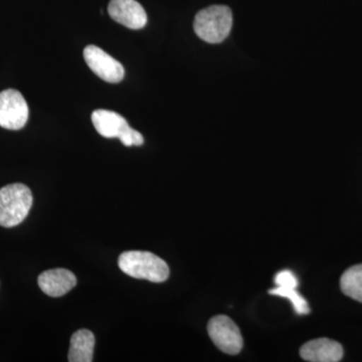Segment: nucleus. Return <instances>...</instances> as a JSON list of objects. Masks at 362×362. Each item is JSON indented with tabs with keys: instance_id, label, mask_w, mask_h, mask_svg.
Here are the masks:
<instances>
[{
	"instance_id": "f257e3e1",
	"label": "nucleus",
	"mask_w": 362,
	"mask_h": 362,
	"mask_svg": "<svg viewBox=\"0 0 362 362\" xmlns=\"http://www.w3.org/2000/svg\"><path fill=\"white\" fill-rule=\"evenodd\" d=\"M118 266L126 275L150 282L162 283L169 277L166 262L150 252H124L119 257Z\"/></svg>"
},
{
	"instance_id": "f03ea898",
	"label": "nucleus",
	"mask_w": 362,
	"mask_h": 362,
	"mask_svg": "<svg viewBox=\"0 0 362 362\" xmlns=\"http://www.w3.org/2000/svg\"><path fill=\"white\" fill-rule=\"evenodd\" d=\"M233 13L230 7L213 6L202 9L195 16L194 28L197 37L209 44H220L230 35Z\"/></svg>"
},
{
	"instance_id": "7ed1b4c3",
	"label": "nucleus",
	"mask_w": 362,
	"mask_h": 362,
	"mask_svg": "<svg viewBox=\"0 0 362 362\" xmlns=\"http://www.w3.org/2000/svg\"><path fill=\"white\" fill-rule=\"evenodd\" d=\"M33 194L23 183L0 188V226L13 228L25 220L33 206Z\"/></svg>"
},
{
	"instance_id": "20e7f679",
	"label": "nucleus",
	"mask_w": 362,
	"mask_h": 362,
	"mask_svg": "<svg viewBox=\"0 0 362 362\" xmlns=\"http://www.w3.org/2000/svg\"><path fill=\"white\" fill-rule=\"evenodd\" d=\"M92 122L100 135L118 138L125 146H141L144 138L141 133L130 127L126 119L116 112L99 109L93 112Z\"/></svg>"
},
{
	"instance_id": "39448f33",
	"label": "nucleus",
	"mask_w": 362,
	"mask_h": 362,
	"mask_svg": "<svg viewBox=\"0 0 362 362\" xmlns=\"http://www.w3.org/2000/svg\"><path fill=\"white\" fill-rule=\"evenodd\" d=\"M207 332L214 345L230 356L240 354L244 345L242 333L230 317L214 316L207 324Z\"/></svg>"
},
{
	"instance_id": "423d86ee",
	"label": "nucleus",
	"mask_w": 362,
	"mask_h": 362,
	"mask_svg": "<svg viewBox=\"0 0 362 362\" xmlns=\"http://www.w3.org/2000/svg\"><path fill=\"white\" fill-rule=\"evenodd\" d=\"M30 110L20 90L7 89L0 93V127L21 130L28 120Z\"/></svg>"
},
{
	"instance_id": "0eeeda50",
	"label": "nucleus",
	"mask_w": 362,
	"mask_h": 362,
	"mask_svg": "<svg viewBox=\"0 0 362 362\" xmlns=\"http://www.w3.org/2000/svg\"><path fill=\"white\" fill-rule=\"evenodd\" d=\"M84 59L90 70L105 82L117 84L125 76L123 66L96 45H90L85 47Z\"/></svg>"
},
{
	"instance_id": "6e6552de",
	"label": "nucleus",
	"mask_w": 362,
	"mask_h": 362,
	"mask_svg": "<svg viewBox=\"0 0 362 362\" xmlns=\"http://www.w3.org/2000/svg\"><path fill=\"white\" fill-rule=\"evenodd\" d=\"M108 13L112 20L130 30H141L147 23L145 9L136 0H111Z\"/></svg>"
},
{
	"instance_id": "1a4fd4ad",
	"label": "nucleus",
	"mask_w": 362,
	"mask_h": 362,
	"mask_svg": "<svg viewBox=\"0 0 362 362\" xmlns=\"http://www.w3.org/2000/svg\"><path fill=\"white\" fill-rule=\"evenodd\" d=\"M343 347L339 342L328 338H318L305 343L300 349V356L306 361L337 362L342 359Z\"/></svg>"
},
{
	"instance_id": "9d476101",
	"label": "nucleus",
	"mask_w": 362,
	"mask_h": 362,
	"mask_svg": "<svg viewBox=\"0 0 362 362\" xmlns=\"http://www.w3.org/2000/svg\"><path fill=\"white\" fill-rule=\"evenodd\" d=\"M37 283L47 296L62 297L75 287L77 278L66 269H52L40 274Z\"/></svg>"
},
{
	"instance_id": "9b49d317",
	"label": "nucleus",
	"mask_w": 362,
	"mask_h": 362,
	"mask_svg": "<svg viewBox=\"0 0 362 362\" xmlns=\"http://www.w3.org/2000/svg\"><path fill=\"white\" fill-rule=\"evenodd\" d=\"M95 349V337L90 330L81 329L74 333L71 338L69 361H93Z\"/></svg>"
},
{
	"instance_id": "f8f14e48",
	"label": "nucleus",
	"mask_w": 362,
	"mask_h": 362,
	"mask_svg": "<svg viewBox=\"0 0 362 362\" xmlns=\"http://www.w3.org/2000/svg\"><path fill=\"white\" fill-rule=\"evenodd\" d=\"M340 289L343 294L362 303V264L350 267L342 274Z\"/></svg>"
},
{
	"instance_id": "ddd939ff",
	"label": "nucleus",
	"mask_w": 362,
	"mask_h": 362,
	"mask_svg": "<svg viewBox=\"0 0 362 362\" xmlns=\"http://www.w3.org/2000/svg\"><path fill=\"white\" fill-rule=\"evenodd\" d=\"M269 294L274 295V296H280L287 298L290 300L293 307H294L295 312L298 315H307L310 313V308H309L308 303L304 299L299 292L297 291V288L292 287H277L271 289Z\"/></svg>"
},
{
	"instance_id": "4468645a",
	"label": "nucleus",
	"mask_w": 362,
	"mask_h": 362,
	"mask_svg": "<svg viewBox=\"0 0 362 362\" xmlns=\"http://www.w3.org/2000/svg\"><path fill=\"white\" fill-rule=\"evenodd\" d=\"M275 284L277 285V287L297 288L299 281L292 271L283 270L279 272L275 276Z\"/></svg>"
}]
</instances>
